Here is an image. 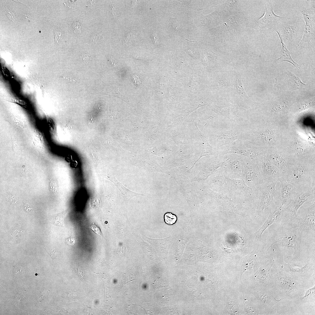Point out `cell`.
Masks as SVG:
<instances>
[{"label": "cell", "mask_w": 315, "mask_h": 315, "mask_svg": "<svg viewBox=\"0 0 315 315\" xmlns=\"http://www.w3.org/2000/svg\"><path fill=\"white\" fill-rule=\"evenodd\" d=\"M270 275L271 288L276 298L297 300L302 297L308 288L302 279L284 271L276 262L271 268Z\"/></svg>", "instance_id": "obj_1"}, {"label": "cell", "mask_w": 315, "mask_h": 315, "mask_svg": "<svg viewBox=\"0 0 315 315\" xmlns=\"http://www.w3.org/2000/svg\"><path fill=\"white\" fill-rule=\"evenodd\" d=\"M283 179L302 192L315 181L314 164L299 162L288 164Z\"/></svg>", "instance_id": "obj_2"}, {"label": "cell", "mask_w": 315, "mask_h": 315, "mask_svg": "<svg viewBox=\"0 0 315 315\" xmlns=\"http://www.w3.org/2000/svg\"><path fill=\"white\" fill-rule=\"evenodd\" d=\"M264 2L265 11L263 15L258 19L251 21L248 27L254 29L256 33L264 34L268 39L270 38L272 30L280 32V24L284 16L274 13L271 1H265Z\"/></svg>", "instance_id": "obj_3"}, {"label": "cell", "mask_w": 315, "mask_h": 315, "mask_svg": "<svg viewBox=\"0 0 315 315\" xmlns=\"http://www.w3.org/2000/svg\"><path fill=\"white\" fill-rule=\"evenodd\" d=\"M304 24L301 15L284 16L280 24V32L288 49L291 47H298L303 36Z\"/></svg>", "instance_id": "obj_4"}, {"label": "cell", "mask_w": 315, "mask_h": 315, "mask_svg": "<svg viewBox=\"0 0 315 315\" xmlns=\"http://www.w3.org/2000/svg\"><path fill=\"white\" fill-rule=\"evenodd\" d=\"M302 232L297 228L288 226H282L276 232L274 239L268 244L269 247L279 243L283 246L293 248L294 252L293 255L286 257H294L298 256L302 250Z\"/></svg>", "instance_id": "obj_5"}, {"label": "cell", "mask_w": 315, "mask_h": 315, "mask_svg": "<svg viewBox=\"0 0 315 315\" xmlns=\"http://www.w3.org/2000/svg\"><path fill=\"white\" fill-rule=\"evenodd\" d=\"M216 155L223 156L228 154H235L250 159L262 156L264 153L260 148L252 147L247 144L246 140L241 139L234 141L230 145L216 148Z\"/></svg>", "instance_id": "obj_6"}, {"label": "cell", "mask_w": 315, "mask_h": 315, "mask_svg": "<svg viewBox=\"0 0 315 315\" xmlns=\"http://www.w3.org/2000/svg\"><path fill=\"white\" fill-rule=\"evenodd\" d=\"M276 183V182L270 184L265 183L254 190L256 194L255 201L256 203L255 217H258L262 215L266 208L273 202L275 203L276 195V190L275 189Z\"/></svg>", "instance_id": "obj_7"}, {"label": "cell", "mask_w": 315, "mask_h": 315, "mask_svg": "<svg viewBox=\"0 0 315 315\" xmlns=\"http://www.w3.org/2000/svg\"><path fill=\"white\" fill-rule=\"evenodd\" d=\"M227 195L229 197L240 203L242 200L250 202L255 201V190L248 186L243 179H231L227 177Z\"/></svg>", "instance_id": "obj_8"}, {"label": "cell", "mask_w": 315, "mask_h": 315, "mask_svg": "<svg viewBox=\"0 0 315 315\" xmlns=\"http://www.w3.org/2000/svg\"><path fill=\"white\" fill-rule=\"evenodd\" d=\"M307 206L300 216L297 215L287 222L288 225L299 228L302 232L315 229V199L308 200Z\"/></svg>", "instance_id": "obj_9"}, {"label": "cell", "mask_w": 315, "mask_h": 315, "mask_svg": "<svg viewBox=\"0 0 315 315\" xmlns=\"http://www.w3.org/2000/svg\"><path fill=\"white\" fill-rule=\"evenodd\" d=\"M242 156V179L248 186L254 190L265 183L254 159Z\"/></svg>", "instance_id": "obj_10"}, {"label": "cell", "mask_w": 315, "mask_h": 315, "mask_svg": "<svg viewBox=\"0 0 315 315\" xmlns=\"http://www.w3.org/2000/svg\"><path fill=\"white\" fill-rule=\"evenodd\" d=\"M210 194L223 207L222 212L225 214H233L246 216L249 215L250 210L243 206L241 203L234 200L227 195L213 192Z\"/></svg>", "instance_id": "obj_11"}, {"label": "cell", "mask_w": 315, "mask_h": 315, "mask_svg": "<svg viewBox=\"0 0 315 315\" xmlns=\"http://www.w3.org/2000/svg\"><path fill=\"white\" fill-rule=\"evenodd\" d=\"M300 10L305 24L303 36L298 47L305 43L310 45L311 40L314 39L315 36V4L308 8L302 7Z\"/></svg>", "instance_id": "obj_12"}, {"label": "cell", "mask_w": 315, "mask_h": 315, "mask_svg": "<svg viewBox=\"0 0 315 315\" xmlns=\"http://www.w3.org/2000/svg\"><path fill=\"white\" fill-rule=\"evenodd\" d=\"M315 199V195L311 192L309 186L306 190L301 192L289 203L283 207L281 218L285 219L287 222L297 215L298 211L305 203L310 199Z\"/></svg>", "instance_id": "obj_13"}, {"label": "cell", "mask_w": 315, "mask_h": 315, "mask_svg": "<svg viewBox=\"0 0 315 315\" xmlns=\"http://www.w3.org/2000/svg\"><path fill=\"white\" fill-rule=\"evenodd\" d=\"M252 293L256 298L262 308L264 314L269 315L272 312V308L281 299H276L272 288L270 286H263L261 288H254Z\"/></svg>", "instance_id": "obj_14"}, {"label": "cell", "mask_w": 315, "mask_h": 315, "mask_svg": "<svg viewBox=\"0 0 315 315\" xmlns=\"http://www.w3.org/2000/svg\"><path fill=\"white\" fill-rule=\"evenodd\" d=\"M275 261L280 264L283 270L290 273L302 279L307 285V280L312 277L315 279V265L308 262L302 267L292 265L289 263H286L283 260V256H278Z\"/></svg>", "instance_id": "obj_15"}, {"label": "cell", "mask_w": 315, "mask_h": 315, "mask_svg": "<svg viewBox=\"0 0 315 315\" xmlns=\"http://www.w3.org/2000/svg\"><path fill=\"white\" fill-rule=\"evenodd\" d=\"M246 133L242 130L237 128L230 130H220L212 136L214 145L216 148L230 145L234 141L244 140Z\"/></svg>", "instance_id": "obj_16"}, {"label": "cell", "mask_w": 315, "mask_h": 315, "mask_svg": "<svg viewBox=\"0 0 315 315\" xmlns=\"http://www.w3.org/2000/svg\"><path fill=\"white\" fill-rule=\"evenodd\" d=\"M259 167L265 183L280 182L283 179V173L262 156L253 158Z\"/></svg>", "instance_id": "obj_17"}, {"label": "cell", "mask_w": 315, "mask_h": 315, "mask_svg": "<svg viewBox=\"0 0 315 315\" xmlns=\"http://www.w3.org/2000/svg\"><path fill=\"white\" fill-rule=\"evenodd\" d=\"M225 155L226 159L221 168L226 176L231 179H242V155L232 153Z\"/></svg>", "instance_id": "obj_18"}, {"label": "cell", "mask_w": 315, "mask_h": 315, "mask_svg": "<svg viewBox=\"0 0 315 315\" xmlns=\"http://www.w3.org/2000/svg\"><path fill=\"white\" fill-rule=\"evenodd\" d=\"M280 183V187L276 190L275 204L276 206L281 205L283 207L289 203L301 192L284 179Z\"/></svg>", "instance_id": "obj_19"}, {"label": "cell", "mask_w": 315, "mask_h": 315, "mask_svg": "<svg viewBox=\"0 0 315 315\" xmlns=\"http://www.w3.org/2000/svg\"><path fill=\"white\" fill-rule=\"evenodd\" d=\"M210 106L212 110L216 114V116H222L232 121H241L242 119L237 115L239 108L236 105L219 101L213 102Z\"/></svg>", "instance_id": "obj_20"}, {"label": "cell", "mask_w": 315, "mask_h": 315, "mask_svg": "<svg viewBox=\"0 0 315 315\" xmlns=\"http://www.w3.org/2000/svg\"><path fill=\"white\" fill-rule=\"evenodd\" d=\"M273 253H269L260 268L256 276L258 279L260 281L263 285L268 286L271 288V277L270 270L273 265L275 262L274 258V251Z\"/></svg>", "instance_id": "obj_21"}, {"label": "cell", "mask_w": 315, "mask_h": 315, "mask_svg": "<svg viewBox=\"0 0 315 315\" xmlns=\"http://www.w3.org/2000/svg\"><path fill=\"white\" fill-rule=\"evenodd\" d=\"M216 171L211 179L210 183L217 193L227 195L228 185L227 176L221 167Z\"/></svg>", "instance_id": "obj_22"}, {"label": "cell", "mask_w": 315, "mask_h": 315, "mask_svg": "<svg viewBox=\"0 0 315 315\" xmlns=\"http://www.w3.org/2000/svg\"><path fill=\"white\" fill-rule=\"evenodd\" d=\"M283 211L282 206H276L275 210L269 215L262 226L255 232V238L257 240L261 241L262 234L265 230L272 224L276 223L281 219Z\"/></svg>", "instance_id": "obj_23"}, {"label": "cell", "mask_w": 315, "mask_h": 315, "mask_svg": "<svg viewBox=\"0 0 315 315\" xmlns=\"http://www.w3.org/2000/svg\"><path fill=\"white\" fill-rule=\"evenodd\" d=\"M260 257L258 252L255 251L247 255L244 258L242 265V274L247 270L251 272L258 265Z\"/></svg>", "instance_id": "obj_24"}, {"label": "cell", "mask_w": 315, "mask_h": 315, "mask_svg": "<svg viewBox=\"0 0 315 315\" xmlns=\"http://www.w3.org/2000/svg\"><path fill=\"white\" fill-rule=\"evenodd\" d=\"M276 32L278 34L282 46V55L279 58L276 59L277 62L279 63L283 62H288L291 63L296 69L300 68V65L295 62L292 58L290 52L284 43L280 32L276 31Z\"/></svg>", "instance_id": "obj_25"}, {"label": "cell", "mask_w": 315, "mask_h": 315, "mask_svg": "<svg viewBox=\"0 0 315 315\" xmlns=\"http://www.w3.org/2000/svg\"><path fill=\"white\" fill-rule=\"evenodd\" d=\"M286 86L289 90L302 89L307 85L298 76L289 71L286 72Z\"/></svg>", "instance_id": "obj_26"}, {"label": "cell", "mask_w": 315, "mask_h": 315, "mask_svg": "<svg viewBox=\"0 0 315 315\" xmlns=\"http://www.w3.org/2000/svg\"><path fill=\"white\" fill-rule=\"evenodd\" d=\"M271 164L279 170L283 174V176L286 172L288 164L283 155L274 153L271 154L268 157Z\"/></svg>", "instance_id": "obj_27"}, {"label": "cell", "mask_w": 315, "mask_h": 315, "mask_svg": "<svg viewBox=\"0 0 315 315\" xmlns=\"http://www.w3.org/2000/svg\"><path fill=\"white\" fill-rule=\"evenodd\" d=\"M106 178L113 183L118 188L124 198L127 201L136 195H143V194L132 191L123 186L115 177L107 176Z\"/></svg>", "instance_id": "obj_28"}, {"label": "cell", "mask_w": 315, "mask_h": 315, "mask_svg": "<svg viewBox=\"0 0 315 315\" xmlns=\"http://www.w3.org/2000/svg\"><path fill=\"white\" fill-rule=\"evenodd\" d=\"M274 136V134L271 130L264 129L259 132L257 137L259 142L265 144L272 141Z\"/></svg>", "instance_id": "obj_29"}, {"label": "cell", "mask_w": 315, "mask_h": 315, "mask_svg": "<svg viewBox=\"0 0 315 315\" xmlns=\"http://www.w3.org/2000/svg\"><path fill=\"white\" fill-rule=\"evenodd\" d=\"M67 212L66 210L52 215L50 218V223L57 226L64 227V219Z\"/></svg>", "instance_id": "obj_30"}, {"label": "cell", "mask_w": 315, "mask_h": 315, "mask_svg": "<svg viewBox=\"0 0 315 315\" xmlns=\"http://www.w3.org/2000/svg\"><path fill=\"white\" fill-rule=\"evenodd\" d=\"M197 129L198 133L202 141L203 150L202 156L204 155L211 154L215 153L213 152L212 147L209 144L206 138L203 135L201 132L198 129L195 123H194Z\"/></svg>", "instance_id": "obj_31"}, {"label": "cell", "mask_w": 315, "mask_h": 315, "mask_svg": "<svg viewBox=\"0 0 315 315\" xmlns=\"http://www.w3.org/2000/svg\"><path fill=\"white\" fill-rule=\"evenodd\" d=\"M235 87L237 92L243 99H249L244 89L241 78H237L236 79Z\"/></svg>", "instance_id": "obj_32"}, {"label": "cell", "mask_w": 315, "mask_h": 315, "mask_svg": "<svg viewBox=\"0 0 315 315\" xmlns=\"http://www.w3.org/2000/svg\"><path fill=\"white\" fill-rule=\"evenodd\" d=\"M244 304L245 308L248 313L250 314H258V310L254 305L251 303L246 294L244 295Z\"/></svg>", "instance_id": "obj_33"}, {"label": "cell", "mask_w": 315, "mask_h": 315, "mask_svg": "<svg viewBox=\"0 0 315 315\" xmlns=\"http://www.w3.org/2000/svg\"><path fill=\"white\" fill-rule=\"evenodd\" d=\"M165 222L169 225H172L176 223L177 220L176 216L171 213H167L164 216Z\"/></svg>", "instance_id": "obj_34"}, {"label": "cell", "mask_w": 315, "mask_h": 315, "mask_svg": "<svg viewBox=\"0 0 315 315\" xmlns=\"http://www.w3.org/2000/svg\"><path fill=\"white\" fill-rule=\"evenodd\" d=\"M6 100L11 103L16 104L25 109H27L28 107L27 103L24 100L20 99L11 98L6 99Z\"/></svg>", "instance_id": "obj_35"}, {"label": "cell", "mask_w": 315, "mask_h": 315, "mask_svg": "<svg viewBox=\"0 0 315 315\" xmlns=\"http://www.w3.org/2000/svg\"><path fill=\"white\" fill-rule=\"evenodd\" d=\"M104 38V36L101 33H96L94 34L92 37L93 41L97 43L102 41Z\"/></svg>", "instance_id": "obj_36"}, {"label": "cell", "mask_w": 315, "mask_h": 315, "mask_svg": "<svg viewBox=\"0 0 315 315\" xmlns=\"http://www.w3.org/2000/svg\"><path fill=\"white\" fill-rule=\"evenodd\" d=\"M5 10L6 14L10 21L13 22L15 23V17L13 12L7 8L6 7H5Z\"/></svg>", "instance_id": "obj_37"}, {"label": "cell", "mask_w": 315, "mask_h": 315, "mask_svg": "<svg viewBox=\"0 0 315 315\" xmlns=\"http://www.w3.org/2000/svg\"><path fill=\"white\" fill-rule=\"evenodd\" d=\"M227 82L224 78H219L217 80L216 86L220 89H223L227 85Z\"/></svg>", "instance_id": "obj_38"}, {"label": "cell", "mask_w": 315, "mask_h": 315, "mask_svg": "<svg viewBox=\"0 0 315 315\" xmlns=\"http://www.w3.org/2000/svg\"><path fill=\"white\" fill-rule=\"evenodd\" d=\"M23 270L22 267L20 265H16L13 267L11 269L13 275L15 276L18 274L22 272Z\"/></svg>", "instance_id": "obj_39"}, {"label": "cell", "mask_w": 315, "mask_h": 315, "mask_svg": "<svg viewBox=\"0 0 315 315\" xmlns=\"http://www.w3.org/2000/svg\"><path fill=\"white\" fill-rule=\"evenodd\" d=\"M154 284L156 288H158L165 287V282L162 279H156Z\"/></svg>", "instance_id": "obj_40"}, {"label": "cell", "mask_w": 315, "mask_h": 315, "mask_svg": "<svg viewBox=\"0 0 315 315\" xmlns=\"http://www.w3.org/2000/svg\"><path fill=\"white\" fill-rule=\"evenodd\" d=\"M88 227L91 229L95 233L101 237H102V233L99 227L96 225L94 223H93L90 225Z\"/></svg>", "instance_id": "obj_41"}, {"label": "cell", "mask_w": 315, "mask_h": 315, "mask_svg": "<svg viewBox=\"0 0 315 315\" xmlns=\"http://www.w3.org/2000/svg\"><path fill=\"white\" fill-rule=\"evenodd\" d=\"M50 189L54 193H56L57 191L58 185L57 182L55 180L52 179L50 184Z\"/></svg>", "instance_id": "obj_42"}, {"label": "cell", "mask_w": 315, "mask_h": 315, "mask_svg": "<svg viewBox=\"0 0 315 315\" xmlns=\"http://www.w3.org/2000/svg\"><path fill=\"white\" fill-rule=\"evenodd\" d=\"M151 36L154 45L157 46H160L159 43V39L157 34L154 32H152Z\"/></svg>", "instance_id": "obj_43"}, {"label": "cell", "mask_w": 315, "mask_h": 315, "mask_svg": "<svg viewBox=\"0 0 315 315\" xmlns=\"http://www.w3.org/2000/svg\"><path fill=\"white\" fill-rule=\"evenodd\" d=\"M90 56L86 53L83 54L80 56V61L85 63H88L90 60Z\"/></svg>", "instance_id": "obj_44"}, {"label": "cell", "mask_w": 315, "mask_h": 315, "mask_svg": "<svg viewBox=\"0 0 315 315\" xmlns=\"http://www.w3.org/2000/svg\"><path fill=\"white\" fill-rule=\"evenodd\" d=\"M132 77L136 85L139 86L141 83L140 78L136 74H133Z\"/></svg>", "instance_id": "obj_45"}, {"label": "cell", "mask_w": 315, "mask_h": 315, "mask_svg": "<svg viewBox=\"0 0 315 315\" xmlns=\"http://www.w3.org/2000/svg\"><path fill=\"white\" fill-rule=\"evenodd\" d=\"M96 1H89L88 4V9L89 10H90L94 8L96 5Z\"/></svg>", "instance_id": "obj_46"}, {"label": "cell", "mask_w": 315, "mask_h": 315, "mask_svg": "<svg viewBox=\"0 0 315 315\" xmlns=\"http://www.w3.org/2000/svg\"><path fill=\"white\" fill-rule=\"evenodd\" d=\"M22 15L24 18V19L25 20L28 21L29 22H30L32 20V17L29 14L26 13H23L22 14Z\"/></svg>", "instance_id": "obj_47"}, {"label": "cell", "mask_w": 315, "mask_h": 315, "mask_svg": "<svg viewBox=\"0 0 315 315\" xmlns=\"http://www.w3.org/2000/svg\"><path fill=\"white\" fill-rule=\"evenodd\" d=\"M2 72L4 75L7 77H8L10 75V73L8 70L6 68H2Z\"/></svg>", "instance_id": "obj_48"}, {"label": "cell", "mask_w": 315, "mask_h": 315, "mask_svg": "<svg viewBox=\"0 0 315 315\" xmlns=\"http://www.w3.org/2000/svg\"><path fill=\"white\" fill-rule=\"evenodd\" d=\"M111 64L113 65L114 66V65H118V62H117V61L116 60H113L112 59V56H111Z\"/></svg>", "instance_id": "obj_49"}, {"label": "cell", "mask_w": 315, "mask_h": 315, "mask_svg": "<svg viewBox=\"0 0 315 315\" xmlns=\"http://www.w3.org/2000/svg\"><path fill=\"white\" fill-rule=\"evenodd\" d=\"M18 1H19V2H20V3H21L23 4H24L25 5H27V6H29V4H27V3H27V1H18Z\"/></svg>", "instance_id": "obj_50"}]
</instances>
